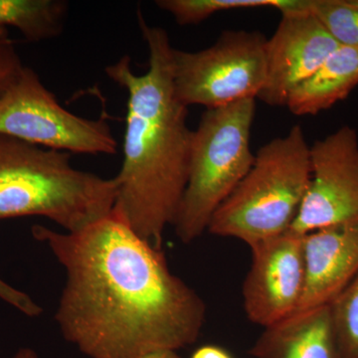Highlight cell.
<instances>
[{
    "label": "cell",
    "instance_id": "cell-5",
    "mask_svg": "<svg viewBox=\"0 0 358 358\" xmlns=\"http://www.w3.org/2000/svg\"><path fill=\"white\" fill-rule=\"evenodd\" d=\"M255 99L205 110L193 131L185 193L173 226L189 244L208 229L212 216L249 173Z\"/></svg>",
    "mask_w": 358,
    "mask_h": 358
},
{
    "label": "cell",
    "instance_id": "cell-24",
    "mask_svg": "<svg viewBox=\"0 0 358 358\" xmlns=\"http://www.w3.org/2000/svg\"><path fill=\"white\" fill-rule=\"evenodd\" d=\"M352 4H355V6L358 7V0H350Z\"/></svg>",
    "mask_w": 358,
    "mask_h": 358
},
{
    "label": "cell",
    "instance_id": "cell-3",
    "mask_svg": "<svg viewBox=\"0 0 358 358\" xmlns=\"http://www.w3.org/2000/svg\"><path fill=\"white\" fill-rule=\"evenodd\" d=\"M115 178L73 166L71 154L0 134V221L40 216L67 232L114 208Z\"/></svg>",
    "mask_w": 358,
    "mask_h": 358
},
{
    "label": "cell",
    "instance_id": "cell-19",
    "mask_svg": "<svg viewBox=\"0 0 358 358\" xmlns=\"http://www.w3.org/2000/svg\"><path fill=\"white\" fill-rule=\"evenodd\" d=\"M0 300L6 301L27 317H39L43 313L38 303H35L27 294L13 288L2 279H0Z\"/></svg>",
    "mask_w": 358,
    "mask_h": 358
},
{
    "label": "cell",
    "instance_id": "cell-7",
    "mask_svg": "<svg viewBox=\"0 0 358 358\" xmlns=\"http://www.w3.org/2000/svg\"><path fill=\"white\" fill-rule=\"evenodd\" d=\"M0 134L69 154L113 155L117 148L105 120L66 110L26 66L0 101Z\"/></svg>",
    "mask_w": 358,
    "mask_h": 358
},
{
    "label": "cell",
    "instance_id": "cell-21",
    "mask_svg": "<svg viewBox=\"0 0 358 358\" xmlns=\"http://www.w3.org/2000/svg\"><path fill=\"white\" fill-rule=\"evenodd\" d=\"M141 358H181V357H179L178 353H176V350H155V352L147 353V355H143V357H141Z\"/></svg>",
    "mask_w": 358,
    "mask_h": 358
},
{
    "label": "cell",
    "instance_id": "cell-15",
    "mask_svg": "<svg viewBox=\"0 0 358 358\" xmlns=\"http://www.w3.org/2000/svg\"><path fill=\"white\" fill-rule=\"evenodd\" d=\"M155 4L171 14L179 25H193L234 9L273 7L282 14L303 8L306 0H159Z\"/></svg>",
    "mask_w": 358,
    "mask_h": 358
},
{
    "label": "cell",
    "instance_id": "cell-8",
    "mask_svg": "<svg viewBox=\"0 0 358 358\" xmlns=\"http://www.w3.org/2000/svg\"><path fill=\"white\" fill-rule=\"evenodd\" d=\"M310 176L305 199L289 230L305 235L358 219V136L341 127L310 147Z\"/></svg>",
    "mask_w": 358,
    "mask_h": 358
},
{
    "label": "cell",
    "instance_id": "cell-2",
    "mask_svg": "<svg viewBox=\"0 0 358 358\" xmlns=\"http://www.w3.org/2000/svg\"><path fill=\"white\" fill-rule=\"evenodd\" d=\"M138 20L148 47L147 72H134L128 55L105 68L128 94L114 208L138 236L162 249L164 230L173 226L187 183L193 131L187 126L188 107L174 89L169 33L148 24L141 10Z\"/></svg>",
    "mask_w": 358,
    "mask_h": 358
},
{
    "label": "cell",
    "instance_id": "cell-4",
    "mask_svg": "<svg viewBox=\"0 0 358 358\" xmlns=\"http://www.w3.org/2000/svg\"><path fill=\"white\" fill-rule=\"evenodd\" d=\"M312 176L310 145L296 124L264 145L249 173L212 216L209 233L241 240L250 248L293 225Z\"/></svg>",
    "mask_w": 358,
    "mask_h": 358
},
{
    "label": "cell",
    "instance_id": "cell-10",
    "mask_svg": "<svg viewBox=\"0 0 358 358\" xmlns=\"http://www.w3.org/2000/svg\"><path fill=\"white\" fill-rule=\"evenodd\" d=\"M341 46L307 7L282 13L267 42V77L259 100L286 107L289 95Z\"/></svg>",
    "mask_w": 358,
    "mask_h": 358
},
{
    "label": "cell",
    "instance_id": "cell-16",
    "mask_svg": "<svg viewBox=\"0 0 358 358\" xmlns=\"http://www.w3.org/2000/svg\"><path fill=\"white\" fill-rule=\"evenodd\" d=\"M343 358H358V274L329 303Z\"/></svg>",
    "mask_w": 358,
    "mask_h": 358
},
{
    "label": "cell",
    "instance_id": "cell-22",
    "mask_svg": "<svg viewBox=\"0 0 358 358\" xmlns=\"http://www.w3.org/2000/svg\"><path fill=\"white\" fill-rule=\"evenodd\" d=\"M10 358H39L37 353L31 348H20L13 357Z\"/></svg>",
    "mask_w": 358,
    "mask_h": 358
},
{
    "label": "cell",
    "instance_id": "cell-9",
    "mask_svg": "<svg viewBox=\"0 0 358 358\" xmlns=\"http://www.w3.org/2000/svg\"><path fill=\"white\" fill-rule=\"evenodd\" d=\"M252 265L243 284L244 310L263 327L298 310L306 284L303 235L288 230L251 247Z\"/></svg>",
    "mask_w": 358,
    "mask_h": 358
},
{
    "label": "cell",
    "instance_id": "cell-23",
    "mask_svg": "<svg viewBox=\"0 0 358 358\" xmlns=\"http://www.w3.org/2000/svg\"><path fill=\"white\" fill-rule=\"evenodd\" d=\"M9 32L7 28L0 27V44L9 40Z\"/></svg>",
    "mask_w": 358,
    "mask_h": 358
},
{
    "label": "cell",
    "instance_id": "cell-14",
    "mask_svg": "<svg viewBox=\"0 0 358 358\" xmlns=\"http://www.w3.org/2000/svg\"><path fill=\"white\" fill-rule=\"evenodd\" d=\"M69 4L64 0H0V27L16 28L29 42L58 37Z\"/></svg>",
    "mask_w": 358,
    "mask_h": 358
},
{
    "label": "cell",
    "instance_id": "cell-11",
    "mask_svg": "<svg viewBox=\"0 0 358 358\" xmlns=\"http://www.w3.org/2000/svg\"><path fill=\"white\" fill-rule=\"evenodd\" d=\"M306 284L296 312L322 307L358 274V219L303 235Z\"/></svg>",
    "mask_w": 358,
    "mask_h": 358
},
{
    "label": "cell",
    "instance_id": "cell-1",
    "mask_svg": "<svg viewBox=\"0 0 358 358\" xmlns=\"http://www.w3.org/2000/svg\"><path fill=\"white\" fill-rule=\"evenodd\" d=\"M32 235L65 268L55 320L87 357L141 358L199 339L204 301L115 208L78 231L34 225Z\"/></svg>",
    "mask_w": 358,
    "mask_h": 358
},
{
    "label": "cell",
    "instance_id": "cell-17",
    "mask_svg": "<svg viewBox=\"0 0 358 358\" xmlns=\"http://www.w3.org/2000/svg\"><path fill=\"white\" fill-rule=\"evenodd\" d=\"M310 11L341 46L358 50V7L350 0H310Z\"/></svg>",
    "mask_w": 358,
    "mask_h": 358
},
{
    "label": "cell",
    "instance_id": "cell-13",
    "mask_svg": "<svg viewBox=\"0 0 358 358\" xmlns=\"http://www.w3.org/2000/svg\"><path fill=\"white\" fill-rule=\"evenodd\" d=\"M358 86V50L339 46L292 92L286 103L294 115H315L345 100Z\"/></svg>",
    "mask_w": 358,
    "mask_h": 358
},
{
    "label": "cell",
    "instance_id": "cell-20",
    "mask_svg": "<svg viewBox=\"0 0 358 358\" xmlns=\"http://www.w3.org/2000/svg\"><path fill=\"white\" fill-rule=\"evenodd\" d=\"M190 358H234L227 350L215 345H204L192 352Z\"/></svg>",
    "mask_w": 358,
    "mask_h": 358
},
{
    "label": "cell",
    "instance_id": "cell-6",
    "mask_svg": "<svg viewBox=\"0 0 358 358\" xmlns=\"http://www.w3.org/2000/svg\"><path fill=\"white\" fill-rule=\"evenodd\" d=\"M267 42L258 31L226 30L203 50L173 48L176 96L183 105L224 107L258 98L267 77Z\"/></svg>",
    "mask_w": 358,
    "mask_h": 358
},
{
    "label": "cell",
    "instance_id": "cell-12",
    "mask_svg": "<svg viewBox=\"0 0 358 358\" xmlns=\"http://www.w3.org/2000/svg\"><path fill=\"white\" fill-rule=\"evenodd\" d=\"M250 355L256 358H343L329 306L301 310L264 327Z\"/></svg>",
    "mask_w": 358,
    "mask_h": 358
},
{
    "label": "cell",
    "instance_id": "cell-18",
    "mask_svg": "<svg viewBox=\"0 0 358 358\" xmlns=\"http://www.w3.org/2000/svg\"><path fill=\"white\" fill-rule=\"evenodd\" d=\"M23 67L13 42L9 39L0 44V101L20 76Z\"/></svg>",
    "mask_w": 358,
    "mask_h": 358
}]
</instances>
